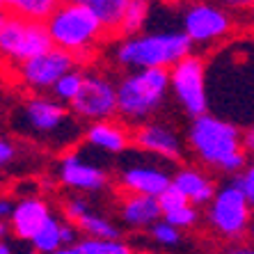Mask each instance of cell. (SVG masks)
Here are the masks:
<instances>
[{
  "label": "cell",
  "mask_w": 254,
  "mask_h": 254,
  "mask_svg": "<svg viewBox=\"0 0 254 254\" xmlns=\"http://www.w3.org/2000/svg\"><path fill=\"white\" fill-rule=\"evenodd\" d=\"M248 234H250V238H252V243H254V220H252V225H250V231H248Z\"/></svg>",
  "instance_id": "cell-41"
},
{
  "label": "cell",
  "mask_w": 254,
  "mask_h": 254,
  "mask_svg": "<svg viewBox=\"0 0 254 254\" xmlns=\"http://www.w3.org/2000/svg\"><path fill=\"white\" fill-rule=\"evenodd\" d=\"M78 248L83 254H133V248L122 238H83Z\"/></svg>",
  "instance_id": "cell-25"
},
{
  "label": "cell",
  "mask_w": 254,
  "mask_h": 254,
  "mask_svg": "<svg viewBox=\"0 0 254 254\" xmlns=\"http://www.w3.org/2000/svg\"><path fill=\"white\" fill-rule=\"evenodd\" d=\"M46 25L53 46L71 53L78 62L92 58L99 44L108 37L103 23L92 9L76 2H66V0L55 9Z\"/></svg>",
  "instance_id": "cell-3"
},
{
  "label": "cell",
  "mask_w": 254,
  "mask_h": 254,
  "mask_svg": "<svg viewBox=\"0 0 254 254\" xmlns=\"http://www.w3.org/2000/svg\"><path fill=\"white\" fill-rule=\"evenodd\" d=\"M25 254H39V252H35V250H30V252H25Z\"/></svg>",
  "instance_id": "cell-44"
},
{
  "label": "cell",
  "mask_w": 254,
  "mask_h": 254,
  "mask_svg": "<svg viewBox=\"0 0 254 254\" xmlns=\"http://www.w3.org/2000/svg\"><path fill=\"white\" fill-rule=\"evenodd\" d=\"M7 16H9V12H0V35H2V30H5Z\"/></svg>",
  "instance_id": "cell-39"
},
{
  "label": "cell",
  "mask_w": 254,
  "mask_h": 254,
  "mask_svg": "<svg viewBox=\"0 0 254 254\" xmlns=\"http://www.w3.org/2000/svg\"><path fill=\"white\" fill-rule=\"evenodd\" d=\"M167 92H170V71L142 69L130 71L117 83L119 117L130 124H144L151 115L158 113Z\"/></svg>",
  "instance_id": "cell-4"
},
{
  "label": "cell",
  "mask_w": 254,
  "mask_h": 254,
  "mask_svg": "<svg viewBox=\"0 0 254 254\" xmlns=\"http://www.w3.org/2000/svg\"><path fill=\"white\" fill-rule=\"evenodd\" d=\"M14 213V204L7 197H0V222H5V220L12 218Z\"/></svg>",
  "instance_id": "cell-35"
},
{
  "label": "cell",
  "mask_w": 254,
  "mask_h": 254,
  "mask_svg": "<svg viewBox=\"0 0 254 254\" xmlns=\"http://www.w3.org/2000/svg\"><path fill=\"white\" fill-rule=\"evenodd\" d=\"M16 156V147L14 142H9L7 137H0V167H7Z\"/></svg>",
  "instance_id": "cell-33"
},
{
  "label": "cell",
  "mask_w": 254,
  "mask_h": 254,
  "mask_svg": "<svg viewBox=\"0 0 254 254\" xmlns=\"http://www.w3.org/2000/svg\"><path fill=\"white\" fill-rule=\"evenodd\" d=\"M206 220L220 238L238 241L250 231L252 206H250L245 192L236 184H229L215 192L213 201L208 204Z\"/></svg>",
  "instance_id": "cell-6"
},
{
  "label": "cell",
  "mask_w": 254,
  "mask_h": 254,
  "mask_svg": "<svg viewBox=\"0 0 254 254\" xmlns=\"http://www.w3.org/2000/svg\"><path fill=\"white\" fill-rule=\"evenodd\" d=\"M197 218H199V213H197L195 204H186V206H181V208H177V211H172V213H167V215H163V220H165V222H170L172 227H177L179 231L192 227L197 222Z\"/></svg>",
  "instance_id": "cell-26"
},
{
  "label": "cell",
  "mask_w": 254,
  "mask_h": 254,
  "mask_svg": "<svg viewBox=\"0 0 254 254\" xmlns=\"http://www.w3.org/2000/svg\"><path fill=\"white\" fill-rule=\"evenodd\" d=\"M192 53V42L184 30L165 32H144L135 37H124L115 51V62L122 69H167Z\"/></svg>",
  "instance_id": "cell-2"
},
{
  "label": "cell",
  "mask_w": 254,
  "mask_h": 254,
  "mask_svg": "<svg viewBox=\"0 0 254 254\" xmlns=\"http://www.w3.org/2000/svg\"><path fill=\"white\" fill-rule=\"evenodd\" d=\"M69 108L48 96H30L21 108V124L32 135L53 137L62 128H66L69 122Z\"/></svg>",
  "instance_id": "cell-11"
},
{
  "label": "cell",
  "mask_w": 254,
  "mask_h": 254,
  "mask_svg": "<svg viewBox=\"0 0 254 254\" xmlns=\"http://www.w3.org/2000/svg\"><path fill=\"white\" fill-rule=\"evenodd\" d=\"M170 89L184 110L192 117L206 115L208 96H206V64L199 55L190 53L181 62L170 69Z\"/></svg>",
  "instance_id": "cell-7"
},
{
  "label": "cell",
  "mask_w": 254,
  "mask_h": 254,
  "mask_svg": "<svg viewBox=\"0 0 254 254\" xmlns=\"http://www.w3.org/2000/svg\"><path fill=\"white\" fill-rule=\"evenodd\" d=\"M218 5L227 12H254V0H218Z\"/></svg>",
  "instance_id": "cell-31"
},
{
  "label": "cell",
  "mask_w": 254,
  "mask_h": 254,
  "mask_svg": "<svg viewBox=\"0 0 254 254\" xmlns=\"http://www.w3.org/2000/svg\"><path fill=\"white\" fill-rule=\"evenodd\" d=\"M130 144L165 160L181 158V142H179L177 133L170 126L158 124V122H144V124L135 126L130 133Z\"/></svg>",
  "instance_id": "cell-12"
},
{
  "label": "cell",
  "mask_w": 254,
  "mask_h": 254,
  "mask_svg": "<svg viewBox=\"0 0 254 254\" xmlns=\"http://www.w3.org/2000/svg\"><path fill=\"white\" fill-rule=\"evenodd\" d=\"M66 2H76L83 5L87 9L99 16V21L103 23L108 37H117L122 30V21H124V12L128 7V0H66Z\"/></svg>",
  "instance_id": "cell-19"
},
{
  "label": "cell",
  "mask_w": 254,
  "mask_h": 254,
  "mask_svg": "<svg viewBox=\"0 0 254 254\" xmlns=\"http://www.w3.org/2000/svg\"><path fill=\"white\" fill-rule=\"evenodd\" d=\"M0 254H14L12 245H9V243H7L5 238H2V241H0Z\"/></svg>",
  "instance_id": "cell-38"
},
{
  "label": "cell",
  "mask_w": 254,
  "mask_h": 254,
  "mask_svg": "<svg viewBox=\"0 0 254 254\" xmlns=\"http://www.w3.org/2000/svg\"><path fill=\"white\" fill-rule=\"evenodd\" d=\"M229 254H254V245H238V248H231Z\"/></svg>",
  "instance_id": "cell-36"
},
{
  "label": "cell",
  "mask_w": 254,
  "mask_h": 254,
  "mask_svg": "<svg viewBox=\"0 0 254 254\" xmlns=\"http://www.w3.org/2000/svg\"><path fill=\"white\" fill-rule=\"evenodd\" d=\"M60 248H64L62 245V220L51 215L46 225L39 229V234L32 238V250L39 254H53Z\"/></svg>",
  "instance_id": "cell-23"
},
{
  "label": "cell",
  "mask_w": 254,
  "mask_h": 254,
  "mask_svg": "<svg viewBox=\"0 0 254 254\" xmlns=\"http://www.w3.org/2000/svg\"><path fill=\"white\" fill-rule=\"evenodd\" d=\"M236 186L243 190V192H245V197H248V201H250V206H252V211H254V163H252V165H248L236 177Z\"/></svg>",
  "instance_id": "cell-30"
},
{
  "label": "cell",
  "mask_w": 254,
  "mask_h": 254,
  "mask_svg": "<svg viewBox=\"0 0 254 254\" xmlns=\"http://www.w3.org/2000/svg\"><path fill=\"white\" fill-rule=\"evenodd\" d=\"M53 39L48 35V25L42 21H28L16 14L7 16L5 30L0 35V62L7 64H23L37 55L48 53Z\"/></svg>",
  "instance_id": "cell-5"
},
{
  "label": "cell",
  "mask_w": 254,
  "mask_h": 254,
  "mask_svg": "<svg viewBox=\"0 0 254 254\" xmlns=\"http://www.w3.org/2000/svg\"><path fill=\"white\" fill-rule=\"evenodd\" d=\"M241 137L243 133L238 126L208 113L197 117L188 130V144L192 154L204 165L225 174H241L248 167V154L243 151Z\"/></svg>",
  "instance_id": "cell-1"
},
{
  "label": "cell",
  "mask_w": 254,
  "mask_h": 254,
  "mask_svg": "<svg viewBox=\"0 0 254 254\" xmlns=\"http://www.w3.org/2000/svg\"><path fill=\"white\" fill-rule=\"evenodd\" d=\"M5 236H7V225L5 222H0V241H2Z\"/></svg>",
  "instance_id": "cell-40"
},
{
  "label": "cell",
  "mask_w": 254,
  "mask_h": 254,
  "mask_svg": "<svg viewBox=\"0 0 254 254\" xmlns=\"http://www.w3.org/2000/svg\"><path fill=\"white\" fill-rule=\"evenodd\" d=\"M69 108L78 119H85L89 124L115 119L119 115L117 85L101 73H85L83 87Z\"/></svg>",
  "instance_id": "cell-8"
},
{
  "label": "cell",
  "mask_w": 254,
  "mask_h": 254,
  "mask_svg": "<svg viewBox=\"0 0 254 254\" xmlns=\"http://www.w3.org/2000/svg\"><path fill=\"white\" fill-rule=\"evenodd\" d=\"M158 204H160V208H163V215H167V213L177 211V208L186 206V204H190V201L186 199V197L181 195V192H179L174 186H170V188H167L165 192L158 197Z\"/></svg>",
  "instance_id": "cell-28"
},
{
  "label": "cell",
  "mask_w": 254,
  "mask_h": 254,
  "mask_svg": "<svg viewBox=\"0 0 254 254\" xmlns=\"http://www.w3.org/2000/svg\"><path fill=\"white\" fill-rule=\"evenodd\" d=\"M151 238L163 248H172V245H177L181 241V231L177 227H172L170 222H165V220H160L151 227Z\"/></svg>",
  "instance_id": "cell-27"
},
{
  "label": "cell",
  "mask_w": 254,
  "mask_h": 254,
  "mask_svg": "<svg viewBox=\"0 0 254 254\" xmlns=\"http://www.w3.org/2000/svg\"><path fill=\"white\" fill-rule=\"evenodd\" d=\"M12 2H14V0H5V7H9V5H12Z\"/></svg>",
  "instance_id": "cell-43"
},
{
  "label": "cell",
  "mask_w": 254,
  "mask_h": 254,
  "mask_svg": "<svg viewBox=\"0 0 254 254\" xmlns=\"http://www.w3.org/2000/svg\"><path fill=\"white\" fill-rule=\"evenodd\" d=\"M73 225L78 227V231L85 238H122V231H119V227L115 222H110L108 218L96 215L92 211L87 215H83L80 220H76Z\"/></svg>",
  "instance_id": "cell-22"
},
{
  "label": "cell",
  "mask_w": 254,
  "mask_h": 254,
  "mask_svg": "<svg viewBox=\"0 0 254 254\" xmlns=\"http://www.w3.org/2000/svg\"><path fill=\"white\" fill-rule=\"evenodd\" d=\"M83 80H85V73L80 69H73L69 73L60 78L58 83L53 85V99L60 101V103H64V106H71V101L78 96L80 87H83Z\"/></svg>",
  "instance_id": "cell-24"
},
{
  "label": "cell",
  "mask_w": 254,
  "mask_h": 254,
  "mask_svg": "<svg viewBox=\"0 0 254 254\" xmlns=\"http://www.w3.org/2000/svg\"><path fill=\"white\" fill-rule=\"evenodd\" d=\"M62 2L64 0H14L12 5L7 7V12L16 14L21 18H28V21H42V23H46Z\"/></svg>",
  "instance_id": "cell-20"
},
{
  "label": "cell",
  "mask_w": 254,
  "mask_h": 254,
  "mask_svg": "<svg viewBox=\"0 0 254 254\" xmlns=\"http://www.w3.org/2000/svg\"><path fill=\"white\" fill-rule=\"evenodd\" d=\"M78 69V60L62 48H51L48 53L37 55L16 66L18 80L32 92H51L60 78Z\"/></svg>",
  "instance_id": "cell-10"
},
{
  "label": "cell",
  "mask_w": 254,
  "mask_h": 254,
  "mask_svg": "<svg viewBox=\"0 0 254 254\" xmlns=\"http://www.w3.org/2000/svg\"><path fill=\"white\" fill-rule=\"evenodd\" d=\"M60 181L78 192H99L108 186V174L101 167L83 160L78 154L69 151L60 163Z\"/></svg>",
  "instance_id": "cell-13"
},
{
  "label": "cell",
  "mask_w": 254,
  "mask_h": 254,
  "mask_svg": "<svg viewBox=\"0 0 254 254\" xmlns=\"http://www.w3.org/2000/svg\"><path fill=\"white\" fill-rule=\"evenodd\" d=\"M85 142L106 154H119L130 144V130L115 119L89 124L85 130Z\"/></svg>",
  "instance_id": "cell-18"
},
{
  "label": "cell",
  "mask_w": 254,
  "mask_h": 254,
  "mask_svg": "<svg viewBox=\"0 0 254 254\" xmlns=\"http://www.w3.org/2000/svg\"><path fill=\"white\" fill-rule=\"evenodd\" d=\"M243 151L245 154H254V126H250L248 130H243Z\"/></svg>",
  "instance_id": "cell-34"
},
{
  "label": "cell",
  "mask_w": 254,
  "mask_h": 254,
  "mask_svg": "<svg viewBox=\"0 0 254 254\" xmlns=\"http://www.w3.org/2000/svg\"><path fill=\"white\" fill-rule=\"evenodd\" d=\"M64 218L66 222H76V220H80L83 215H87L89 213V204L83 199V197H71V199L64 201Z\"/></svg>",
  "instance_id": "cell-29"
},
{
  "label": "cell",
  "mask_w": 254,
  "mask_h": 254,
  "mask_svg": "<svg viewBox=\"0 0 254 254\" xmlns=\"http://www.w3.org/2000/svg\"><path fill=\"white\" fill-rule=\"evenodd\" d=\"M119 218L130 229H151L156 222L163 220V208L158 204V197L126 195L119 204Z\"/></svg>",
  "instance_id": "cell-16"
},
{
  "label": "cell",
  "mask_w": 254,
  "mask_h": 254,
  "mask_svg": "<svg viewBox=\"0 0 254 254\" xmlns=\"http://www.w3.org/2000/svg\"><path fill=\"white\" fill-rule=\"evenodd\" d=\"M172 186L195 206L201 204H211L213 197H215V184L211 181L208 174H204L201 170L195 167H181V170L172 177Z\"/></svg>",
  "instance_id": "cell-17"
},
{
  "label": "cell",
  "mask_w": 254,
  "mask_h": 254,
  "mask_svg": "<svg viewBox=\"0 0 254 254\" xmlns=\"http://www.w3.org/2000/svg\"><path fill=\"white\" fill-rule=\"evenodd\" d=\"M53 254H83V250L78 248V245H71V248H60L58 252H53Z\"/></svg>",
  "instance_id": "cell-37"
},
{
  "label": "cell",
  "mask_w": 254,
  "mask_h": 254,
  "mask_svg": "<svg viewBox=\"0 0 254 254\" xmlns=\"http://www.w3.org/2000/svg\"><path fill=\"white\" fill-rule=\"evenodd\" d=\"M53 213L48 208V204L39 197H25L18 204H14V213L9 218V231L18 241H30L39 234L46 220L51 218Z\"/></svg>",
  "instance_id": "cell-14"
},
{
  "label": "cell",
  "mask_w": 254,
  "mask_h": 254,
  "mask_svg": "<svg viewBox=\"0 0 254 254\" xmlns=\"http://www.w3.org/2000/svg\"><path fill=\"white\" fill-rule=\"evenodd\" d=\"M149 14H151V0H128L119 35L124 37L142 35V30H144V25L149 21Z\"/></svg>",
  "instance_id": "cell-21"
},
{
  "label": "cell",
  "mask_w": 254,
  "mask_h": 254,
  "mask_svg": "<svg viewBox=\"0 0 254 254\" xmlns=\"http://www.w3.org/2000/svg\"><path fill=\"white\" fill-rule=\"evenodd\" d=\"M78 227L73 225V222H66V220H62V245L64 248H71V245H78Z\"/></svg>",
  "instance_id": "cell-32"
},
{
  "label": "cell",
  "mask_w": 254,
  "mask_h": 254,
  "mask_svg": "<svg viewBox=\"0 0 254 254\" xmlns=\"http://www.w3.org/2000/svg\"><path fill=\"white\" fill-rule=\"evenodd\" d=\"M234 28L231 14L206 0L190 2L184 12V32L192 46H211L222 42Z\"/></svg>",
  "instance_id": "cell-9"
},
{
  "label": "cell",
  "mask_w": 254,
  "mask_h": 254,
  "mask_svg": "<svg viewBox=\"0 0 254 254\" xmlns=\"http://www.w3.org/2000/svg\"><path fill=\"white\" fill-rule=\"evenodd\" d=\"M0 12H7V7H5V0H0Z\"/></svg>",
  "instance_id": "cell-42"
},
{
  "label": "cell",
  "mask_w": 254,
  "mask_h": 254,
  "mask_svg": "<svg viewBox=\"0 0 254 254\" xmlns=\"http://www.w3.org/2000/svg\"><path fill=\"white\" fill-rule=\"evenodd\" d=\"M172 186V177L156 167H128L119 177V188L126 195L160 197Z\"/></svg>",
  "instance_id": "cell-15"
}]
</instances>
